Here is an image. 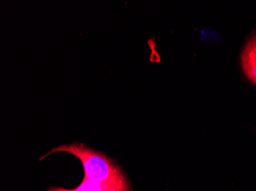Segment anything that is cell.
Returning a JSON list of instances; mask_svg holds the SVG:
<instances>
[{
    "label": "cell",
    "mask_w": 256,
    "mask_h": 191,
    "mask_svg": "<svg viewBox=\"0 0 256 191\" xmlns=\"http://www.w3.org/2000/svg\"><path fill=\"white\" fill-rule=\"evenodd\" d=\"M241 64L246 76L256 85V34L247 41L243 48Z\"/></svg>",
    "instance_id": "2"
},
{
    "label": "cell",
    "mask_w": 256,
    "mask_h": 191,
    "mask_svg": "<svg viewBox=\"0 0 256 191\" xmlns=\"http://www.w3.org/2000/svg\"><path fill=\"white\" fill-rule=\"evenodd\" d=\"M120 182H122V181H120ZM116 183H118V182L112 184L96 183V182H90V181L88 180V179L84 178H83L82 182L78 185V187L74 188V189H66V191H103L106 188L110 187V185Z\"/></svg>",
    "instance_id": "3"
},
{
    "label": "cell",
    "mask_w": 256,
    "mask_h": 191,
    "mask_svg": "<svg viewBox=\"0 0 256 191\" xmlns=\"http://www.w3.org/2000/svg\"><path fill=\"white\" fill-rule=\"evenodd\" d=\"M46 191H66V189L63 188H54V187H51V188H48Z\"/></svg>",
    "instance_id": "4"
},
{
    "label": "cell",
    "mask_w": 256,
    "mask_h": 191,
    "mask_svg": "<svg viewBox=\"0 0 256 191\" xmlns=\"http://www.w3.org/2000/svg\"><path fill=\"white\" fill-rule=\"evenodd\" d=\"M54 152H66L78 158L82 164L84 178L90 182L112 184L126 179L118 167L106 155L89 149L84 145L72 143L54 148L40 160Z\"/></svg>",
    "instance_id": "1"
}]
</instances>
